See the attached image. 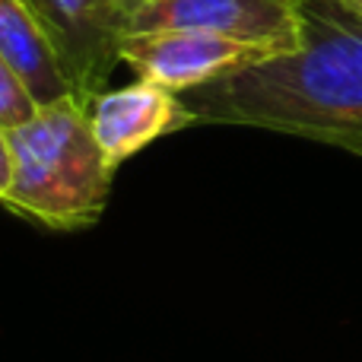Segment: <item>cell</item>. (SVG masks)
<instances>
[{
	"label": "cell",
	"mask_w": 362,
	"mask_h": 362,
	"mask_svg": "<svg viewBox=\"0 0 362 362\" xmlns=\"http://www.w3.org/2000/svg\"><path fill=\"white\" fill-rule=\"evenodd\" d=\"M299 51L181 93L197 124H238L362 156V19L340 0H302Z\"/></svg>",
	"instance_id": "1"
},
{
	"label": "cell",
	"mask_w": 362,
	"mask_h": 362,
	"mask_svg": "<svg viewBox=\"0 0 362 362\" xmlns=\"http://www.w3.org/2000/svg\"><path fill=\"white\" fill-rule=\"evenodd\" d=\"M13 185L0 204L23 219L61 232L95 226L112 194L115 165L102 153L86 105L74 95L38 105L13 127Z\"/></svg>",
	"instance_id": "2"
},
{
	"label": "cell",
	"mask_w": 362,
	"mask_h": 362,
	"mask_svg": "<svg viewBox=\"0 0 362 362\" xmlns=\"http://www.w3.org/2000/svg\"><path fill=\"white\" fill-rule=\"evenodd\" d=\"M127 29H197L280 57L302 48L305 13L302 0H144Z\"/></svg>",
	"instance_id": "3"
},
{
	"label": "cell",
	"mask_w": 362,
	"mask_h": 362,
	"mask_svg": "<svg viewBox=\"0 0 362 362\" xmlns=\"http://www.w3.org/2000/svg\"><path fill=\"white\" fill-rule=\"evenodd\" d=\"M45 29L76 102L89 105L121 64L127 25L115 0H23Z\"/></svg>",
	"instance_id": "4"
},
{
	"label": "cell",
	"mask_w": 362,
	"mask_h": 362,
	"mask_svg": "<svg viewBox=\"0 0 362 362\" xmlns=\"http://www.w3.org/2000/svg\"><path fill=\"white\" fill-rule=\"evenodd\" d=\"M121 61L137 74V80L159 83L172 93H191L267 61V54L197 29H127L121 38Z\"/></svg>",
	"instance_id": "5"
},
{
	"label": "cell",
	"mask_w": 362,
	"mask_h": 362,
	"mask_svg": "<svg viewBox=\"0 0 362 362\" xmlns=\"http://www.w3.org/2000/svg\"><path fill=\"white\" fill-rule=\"evenodd\" d=\"M86 115L102 153L115 169L165 134L197 124L181 93L150 80H137L112 93L105 89L86 105Z\"/></svg>",
	"instance_id": "6"
},
{
	"label": "cell",
	"mask_w": 362,
	"mask_h": 362,
	"mask_svg": "<svg viewBox=\"0 0 362 362\" xmlns=\"http://www.w3.org/2000/svg\"><path fill=\"white\" fill-rule=\"evenodd\" d=\"M0 54L13 64V70L19 74V80L25 83V89L38 105H51V102L74 95V86H70L48 35L23 0H0Z\"/></svg>",
	"instance_id": "7"
},
{
	"label": "cell",
	"mask_w": 362,
	"mask_h": 362,
	"mask_svg": "<svg viewBox=\"0 0 362 362\" xmlns=\"http://www.w3.org/2000/svg\"><path fill=\"white\" fill-rule=\"evenodd\" d=\"M35 112H38V102L32 99L25 83L13 70V64L0 54V127L13 131V127L35 118Z\"/></svg>",
	"instance_id": "8"
},
{
	"label": "cell",
	"mask_w": 362,
	"mask_h": 362,
	"mask_svg": "<svg viewBox=\"0 0 362 362\" xmlns=\"http://www.w3.org/2000/svg\"><path fill=\"white\" fill-rule=\"evenodd\" d=\"M10 185H13V146L6 127H0V200L6 197Z\"/></svg>",
	"instance_id": "9"
},
{
	"label": "cell",
	"mask_w": 362,
	"mask_h": 362,
	"mask_svg": "<svg viewBox=\"0 0 362 362\" xmlns=\"http://www.w3.org/2000/svg\"><path fill=\"white\" fill-rule=\"evenodd\" d=\"M115 4H118V13H121V19H124V25H131L134 13L144 6V0H115Z\"/></svg>",
	"instance_id": "10"
},
{
	"label": "cell",
	"mask_w": 362,
	"mask_h": 362,
	"mask_svg": "<svg viewBox=\"0 0 362 362\" xmlns=\"http://www.w3.org/2000/svg\"><path fill=\"white\" fill-rule=\"evenodd\" d=\"M340 4H344L346 10L353 13V16H359V19H362V0H340Z\"/></svg>",
	"instance_id": "11"
}]
</instances>
